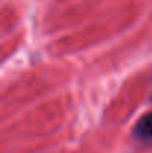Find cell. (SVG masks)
Listing matches in <instances>:
<instances>
[{"mask_svg": "<svg viewBox=\"0 0 152 153\" xmlns=\"http://www.w3.org/2000/svg\"><path fill=\"white\" fill-rule=\"evenodd\" d=\"M133 137L140 141H148L152 138V111L143 114L134 125Z\"/></svg>", "mask_w": 152, "mask_h": 153, "instance_id": "1", "label": "cell"}]
</instances>
